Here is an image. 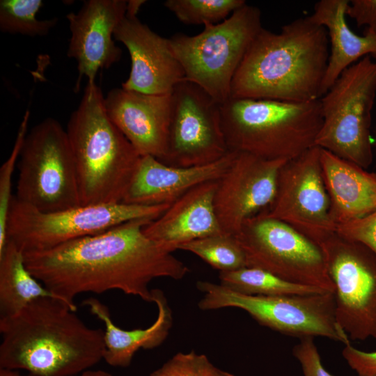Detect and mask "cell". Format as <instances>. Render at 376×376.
Listing matches in <instances>:
<instances>
[{"label":"cell","instance_id":"cell-1","mask_svg":"<svg viewBox=\"0 0 376 376\" xmlns=\"http://www.w3.org/2000/svg\"><path fill=\"white\" fill-rule=\"evenodd\" d=\"M153 220H132L104 232L54 248L24 253L28 270L54 297L77 311L85 292L117 290L152 303L149 287L157 278L183 279L189 267L143 233Z\"/></svg>","mask_w":376,"mask_h":376},{"label":"cell","instance_id":"cell-2","mask_svg":"<svg viewBox=\"0 0 376 376\" xmlns=\"http://www.w3.org/2000/svg\"><path fill=\"white\" fill-rule=\"evenodd\" d=\"M68 305L39 298L0 318V368L33 376H74L103 360L104 331L92 328Z\"/></svg>","mask_w":376,"mask_h":376},{"label":"cell","instance_id":"cell-3","mask_svg":"<svg viewBox=\"0 0 376 376\" xmlns=\"http://www.w3.org/2000/svg\"><path fill=\"white\" fill-rule=\"evenodd\" d=\"M329 36L310 16L279 33L262 29L231 84L230 97L306 102L319 100L329 58Z\"/></svg>","mask_w":376,"mask_h":376},{"label":"cell","instance_id":"cell-4","mask_svg":"<svg viewBox=\"0 0 376 376\" xmlns=\"http://www.w3.org/2000/svg\"><path fill=\"white\" fill-rule=\"evenodd\" d=\"M66 132L81 205L122 203L141 156L109 117L104 97L95 82L87 83Z\"/></svg>","mask_w":376,"mask_h":376},{"label":"cell","instance_id":"cell-5","mask_svg":"<svg viewBox=\"0 0 376 376\" xmlns=\"http://www.w3.org/2000/svg\"><path fill=\"white\" fill-rule=\"evenodd\" d=\"M228 148L268 160L295 159L315 146L322 125L320 100L288 102L230 97L221 105Z\"/></svg>","mask_w":376,"mask_h":376},{"label":"cell","instance_id":"cell-6","mask_svg":"<svg viewBox=\"0 0 376 376\" xmlns=\"http://www.w3.org/2000/svg\"><path fill=\"white\" fill-rule=\"evenodd\" d=\"M204 26L198 35L178 33L169 39L185 79L222 104L230 97L235 74L263 29L261 13L246 3L221 22Z\"/></svg>","mask_w":376,"mask_h":376},{"label":"cell","instance_id":"cell-7","mask_svg":"<svg viewBox=\"0 0 376 376\" xmlns=\"http://www.w3.org/2000/svg\"><path fill=\"white\" fill-rule=\"evenodd\" d=\"M376 97V59L345 70L320 99L322 125L315 146L364 169L373 160L370 127Z\"/></svg>","mask_w":376,"mask_h":376},{"label":"cell","instance_id":"cell-8","mask_svg":"<svg viewBox=\"0 0 376 376\" xmlns=\"http://www.w3.org/2000/svg\"><path fill=\"white\" fill-rule=\"evenodd\" d=\"M170 205L119 203L42 212L20 202L14 196L8 214L7 241L13 242L24 253L45 251L132 220H155Z\"/></svg>","mask_w":376,"mask_h":376},{"label":"cell","instance_id":"cell-9","mask_svg":"<svg viewBox=\"0 0 376 376\" xmlns=\"http://www.w3.org/2000/svg\"><path fill=\"white\" fill-rule=\"evenodd\" d=\"M15 197L42 212L81 205L74 156L66 130L47 118L27 132L17 164Z\"/></svg>","mask_w":376,"mask_h":376},{"label":"cell","instance_id":"cell-10","mask_svg":"<svg viewBox=\"0 0 376 376\" xmlns=\"http://www.w3.org/2000/svg\"><path fill=\"white\" fill-rule=\"evenodd\" d=\"M196 288L204 293L198 304L203 311L238 308L260 324L283 334L300 338L321 336L344 345L350 343V338L336 321L334 292L251 295L205 281H198Z\"/></svg>","mask_w":376,"mask_h":376},{"label":"cell","instance_id":"cell-11","mask_svg":"<svg viewBox=\"0 0 376 376\" xmlns=\"http://www.w3.org/2000/svg\"><path fill=\"white\" fill-rule=\"evenodd\" d=\"M234 236L244 251L246 267L334 292L319 246L288 224L260 212L246 219Z\"/></svg>","mask_w":376,"mask_h":376},{"label":"cell","instance_id":"cell-12","mask_svg":"<svg viewBox=\"0 0 376 376\" xmlns=\"http://www.w3.org/2000/svg\"><path fill=\"white\" fill-rule=\"evenodd\" d=\"M318 246L334 287L338 325L351 340L376 338V254L336 232Z\"/></svg>","mask_w":376,"mask_h":376},{"label":"cell","instance_id":"cell-13","mask_svg":"<svg viewBox=\"0 0 376 376\" xmlns=\"http://www.w3.org/2000/svg\"><path fill=\"white\" fill-rule=\"evenodd\" d=\"M221 104L186 79L171 93L167 149L162 162L177 167L214 163L230 152L224 137Z\"/></svg>","mask_w":376,"mask_h":376},{"label":"cell","instance_id":"cell-14","mask_svg":"<svg viewBox=\"0 0 376 376\" xmlns=\"http://www.w3.org/2000/svg\"><path fill=\"white\" fill-rule=\"evenodd\" d=\"M320 162L313 146L279 169L272 203L262 212L297 230L318 246L336 232Z\"/></svg>","mask_w":376,"mask_h":376},{"label":"cell","instance_id":"cell-15","mask_svg":"<svg viewBox=\"0 0 376 376\" xmlns=\"http://www.w3.org/2000/svg\"><path fill=\"white\" fill-rule=\"evenodd\" d=\"M286 160H268L237 152L217 181L215 214L222 231L235 235L244 222L273 201L279 171Z\"/></svg>","mask_w":376,"mask_h":376},{"label":"cell","instance_id":"cell-16","mask_svg":"<svg viewBox=\"0 0 376 376\" xmlns=\"http://www.w3.org/2000/svg\"><path fill=\"white\" fill-rule=\"evenodd\" d=\"M127 6L125 0H88L77 13L66 15L71 33L67 55L77 63L76 92L83 77L87 83H94L100 70L120 59L122 50L115 44L113 34Z\"/></svg>","mask_w":376,"mask_h":376},{"label":"cell","instance_id":"cell-17","mask_svg":"<svg viewBox=\"0 0 376 376\" xmlns=\"http://www.w3.org/2000/svg\"><path fill=\"white\" fill-rule=\"evenodd\" d=\"M113 38L127 49L131 69L122 88L146 94H170L185 79L170 39L152 31L137 16H125L115 29Z\"/></svg>","mask_w":376,"mask_h":376},{"label":"cell","instance_id":"cell-18","mask_svg":"<svg viewBox=\"0 0 376 376\" xmlns=\"http://www.w3.org/2000/svg\"><path fill=\"white\" fill-rule=\"evenodd\" d=\"M171 93L146 94L121 87L111 89L104 97L109 117L141 157L149 155L159 161L165 157Z\"/></svg>","mask_w":376,"mask_h":376},{"label":"cell","instance_id":"cell-19","mask_svg":"<svg viewBox=\"0 0 376 376\" xmlns=\"http://www.w3.org/2000/svg\"><path fill=\"white\" fill-rule=\"evenodd\" d=\"M237 154L230 152L214 163L194 167L169 166L152 156H142L122 203L141 205H171L196 186L219 180Z\"/></svg>","mask_w":376,"mask_h":376},{"label":"cell","instance_id":"cell-20","mask_svg":"<svg viewBox=\"0 0 376 376\" xmlns=\"http://www.w3.org/2000/svg\"><path fill=\"white\" fill-rule=\"evenodd\" d=\"M217 181L206 182L188 191L148 224L143 228L144 234L173 252L185 243L224 233L214 207Z\"/></svg>","mask_w":376,"mask_h":376},{"label":"cell","instance_id":"cell-21","mask_svg":"<svg viewBox=\"0 0 376 376\" xmlns=\"http://www.w3.org/2000/svg\"><path fill=\"white\" fill-rule=\"evenodd\" d=\"M320 162L336 226L376 210V172H368L322 148Z\"/></svg>","mask_w":376,"mask_h":376},{"label":"cell","instance_id":"cell-22","mask_svg":"<svg viewBox=\"0 0 376 376\" xmlns=\"http://www.w3.org/2000/svg\"><path fill=\"white\" fill-rule=\"evenodd\" d=\"M152 293L157 316L146 329H123L114 324L108 306L99 299L88 297L83 301L91 314L104 324L103 360L108 365L127 368L139 350L154 349L166 339L173 324L172 311L162 290L152 289Z\"/></svg>","mask_w":376,"mask_h":376},{"label":"cell","instance_id":"cell-23","mask_svg":"<svg viewBox=\"0 0 376 376\" xmlns=\"http://www.w3.org/2000/svg\"><path fill=\"white\" fill-rule=\"evenodd\" d=\"M349 2L347 0H321L316 3L313 13L310 15L313 21L326 28L330 42L321 97L347 68L368 55L376 59V34L365 32L363 36L357 35L346 22Z\"/></svg>","mask_w":376,"mask_h":376},{"label":"cell","instance_id":"cell-24","mask_svg":"<svg viewBox=\"0 0 376 376\" xmlns=\"http://www.w3.org/2000/svg\"><path fill=\"white\" fill-rule=\"evenodd\" d=\"M42 297L56 298L28 270L24 252L8 240L0 253V318L15 315Z\"/></svg>","mask_w":376,"mask_h":376},{"label":"cell","instance_id":"cell-25","mask_svg":"<svg viewBox=\"0 0 376 376\" xmlns=\"http://www.w3.org/2000/svg\"><path fill=\"white\" fill-rule=\"evenodd\" d=\"M219 279L220 284L224 286L251 295H304L328 292L319 288L290 282L255 267H246L233 271L220 272Z\"/></svg>","mask_w":376,"mask_h":376},{"label":"cell","instance_id":"cell-26","mask_svg":"<svg viewBox=\"0 0 376 376\" xmlns=\"http://www.w3.org/2000/svg\"><path fill=\"white\" fill-rule=\"evenodd\" d=\"M191 252L220 272L246 267L244 251L233 235L219 233L197 239L178 246Z\"/></svg>","mask_w":376,"mask_h":376},{"label":"cell","instance_id":"cell-27","mask_svg":"<svg viewBox=\"0 0 376 376\" xmlns=\"http://www.w3.org/2000/svg\"><path fill=\"white\" fill-rule=\"evenodd\" d=\"M42 5L41 0H1V31L30 37L47 35L58 19H38L36 15Z\"/></svg>","mask_w":376,"mask_h":376},{"label":"cell","instance_id":"cell-28","mask_svg":"<svg viewBox=\"0 0 376 376\" xmlns=\"http://www.w3.org/2000/svg\"><path fill=\"white\" fill-rule=\"evenodd\" d=\"M244 0H167L166 8L186 24H209L224 21L245 5Z\"/></svg>","mask_w":376,"mask_h":376},{"label":"cell","instance_id":"cell-29","mask_svg":"<svg viewBox=\"0 0 376 376\" xmlns=\"http://www.w3.org/2000/svg\"><path fill=\"white\" fill-rule=\"evenodd\" d=\"M29 116L30 112L26 110L19 127L12 151L0 168V253L2 252L7 243V219L13 198L11 194L12 177L23 141L27 134Z\"/></svg>","mask_w":376,"mask_h":376},{"label":"cell","instance_id":"cell-30","mask_svg":"<svg viewBox=\"0 0 376 376\" xmlns=\"http://www.w3.org/2000/svg\"><path fill=\"white\" fill-rule=\"evenodd\" d=\"M150 376H235L212 364L206 355L194 350L178 352Z\"/></svg>","mask_w":376,"mask_h":376},{"label":"cell","instance_id":"cell-31","mask_svg":"<svg viewBox=\"0 0 376 376\" xmlns=\"http://www.w3.org/2000/svg\"><path fill=\"white\" fill-rule=\"evenodd\" d=\"M336 232L347 240L364 244L376 254V210L337 225Z\"/></svg>","mask_w":376,"mask_h":376},{"label":"cell","instance_id":"cell-32","mask_svg":"<svg viewBox=\"0 0 376 376\" xmlns=\"http://www.w3.org/2000/svg\"><path fill=\"white\" fill-rule=\"evenodd\" d=\"M292 353L300 363L304 376H334L324 368L313 338H301Z\"/></svg>","mask_w":376,"mask_h":376},{"label":"cell","instance_id":"cell-33","mask_svg":"<svg viewBox=\"0 0 376 376\" xmlns=\"http://www.w3.org/2000/svg\"><path fill=\"white\" fill-rule=\"evenodd\" d=\"M342 354L359 376H376V351H362L348 343L345 345Z\"/></svg>","mask_w":376,"mask_h":376},{"label":"cell","instance_id":"cell-34","mask_svg":"<svg viewBox=\"0 0 376 376\" xmlns=\"http://www.w3.org/2000/svg\"><path fill=\"white\" fill-rule=\"evenodd\" d=\"M346 15L354 19L359 26H367L366 32L376 34V0H352Z\"/></svg>","mask_w":376,"mask_h":376},{"label":"cell","instance_id":"cell-35","mask_svg":"<svg viewBox=\"0 0 376 376\" xmlns=\"http://www.w3.org/2000/svg\"><path fill=\"white\" fill-rule=\"evenodd\" d=\"M146 2L141 0L127 1L126 15L130 16H137L141 6Z\"/></svg>","mask_w":376,"mask_h":376},{"label":"cell","instance_id":"cell-36","mask_svg":"<svg viewBox=\"0 0 376 376\" xmlns=\"http://www.w3.org/2000/svg\"><path fill=\"white\" fill-rule=\"evenodd\" d=\"M74 376H112L109 372L102 370H87Z\"/></svg>","mask_w":376,"mask_h":376},{"label":"cell","instance_id":"cell-37","mask_svg":"<svg viewBox=\"0 0 376 376\" xmlns=\"http://www.w3.org/2000/svg\"><path fill=\"white\" fill-rule=\"evenodd\" d=\"M0 376H33L30 374L22 375L18 372V370L0 368Z\"/></svg>","mask_w":376,"mask_h":376}]
</instances>
